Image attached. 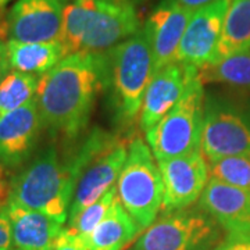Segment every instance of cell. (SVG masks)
<instances>
[{"label": "cell", "instance_id": "cell-1", "mask_svg": "<svg viewBox=\"0 0 250 250\" xmlns=\"http://www.w3.org/2000/svg\"><path fill=\"white\" fill-rule=\"evenodd\" d=\"M110 83L107 53L65 56L39 78L36 103L45 126L74 138L89 123L99 95Z\"/></svg>", "mask_w": 250, "mask_h": 250}, {"label": "cell", "instance_id": "cell-2", "mask_svg": "<svg viewBox=\"0 0 250 250\" xmlns=\"http://www.w3.org/2000/svg\"><path fill=\"white\" fill-rule=\"evenodd\" d=\"M139 31L141 21L129 0H70L59 42L65 56L107 53Z\"/></svg>", "mask_w": 250, "mask_h": 250}, {"label": "cell", "instance_id": "cell-3", "mask_svg": "<svg viewBox=\"0 0 250 250\" xmlns=\"http://www.w3.org/2000/svg\"><path fill=\"white\" fill-rule=\"evenodd\" d=\"M128 149L120 136L93 128L65 161L74 179V193L68 211V223L92 203L116 187L126 160Z\"/></svg>", "mask_w": 250, "mask_h": 250}, {"label": "cell", "instance_id": "cell-4", "mask_svg": "<svg viewBox=\"0 0 250 250\" xmlns=\"http://www.w3.org/2000/svg\"><path fill=\"white\" fill-rule=\"evenodd\" d=\"M74 193V179L56 146L36 154L11 179L10 202L49 215L64 225Z\"/></svg>", "mask_w": 250, "mask_h": 250}, {"label": "cell", "instance_id": "cell-5", "mask_svg": "<svg viewBox=\"0 0 250 250\" xmlns=\"http://www.w3.org/2000/svg\"><path fill=\"white\" fill-rule=\"evenodd\" d=\"M113 104L120 121L134 123L143 96L154 75V62L147 39L141 29L107 52Z\"/></svg>", "mask_w": 250, "mask_h": 250}, {"label": "cell", "instance_id": "cell-6", "mask_svg": "<svg viewBox=\"0 0 250 250\" xmlns=\"http://www.w3.org/2000/svg\"><path fill=\"white\" fill-rule=\"evenodd\" d=\"M205 98L203 82L197 75L190 81L178 103L145 132L156 160L187 156L200 150Z\"/></svg>", "mask_w": 250, "mask_h": 250}, {"label": "cell", "instance_id": "cell-7", "mask_svg": "<svg viewBox=\"0 0 250 250\" xmlns=\"http://www.w3.org/2000/svg\"><path fill=\"white\" fill-rule=\"evenodd\" d=\"M117 197L141 229L149 228L163 205V181L152 150L141 138L128 146V154L117 179Z\"/></svg>", "mask_w": 250, "mask_h": 250}, {"label": "cell", "instance_id": "cell-8", "mask_svg": "<svg viewBox=\"0 0 250 250\" xmlns=\"http://www.w3.org/2000/svg\"><path fill=\"white\" fill-rule=\"evenodd\" d=\"M200 150L207 163L250 153V106L221 95H206Z\"/></svg>", "mask_w": 250, "mask_h": 250}, {"label": "cell", "instance_id": "cell-9", "mask_svg": "<svg viewBox=\"0 0 250 250\" xmlns=\"http://www.w3.org/2000/svg\"><path fill=\"white\" fill-rule=\"evenodd\" d=\"M218 227L202 208L163 213L138 238L132 250H207L218 239Z\"/></svg>", "mask_w": 250, "mask_h": 250}, {"label": "cell", "instance_id": "cell-10", "mask_svg": "<svg viewBox=\"0 0 250 250\" xmlns=\"http://www.w3.org/2000/svg\"><path fill=\"white\" fill-rule=\"evenodd\" d=\"M163 181L161 211L184 210L200 199L210 179L208 163L202 150L157 161Z\"/></svg>", "mask_w": 250, "mask_h": 250}, {"label": "cell", "instance_id": "cell-11", "mask_svg": "<svg viewBox=\"0 0 250 250\" xmlns=\"http://www.w3.org/2000/svg\"><path fill=\"white\" fill-rule=\"evenodd\" d=\"M231 0H215L193 11L181 39L177 62L203 68L215 62L224 17Z\"/></svg>", "mask_w": 250, "mask_h": 250}, {"label": "cell", "instance_id": "cell-12", "mask_svg": "<svg viewBox=\"0 0 250 250\" xmlns=\"http://www.w3.org/2000/svg\"><path fill=\"white\" fill-rule=\"evenodd\" d=\"M68 0H17L7 14V35L17 42H59Z\"/></svg>", "mask_w": 250, "mask_h": 250}, {"label": "cell", "instance_id": "cell-13", "mask_svg": "<svg viewBox=\"0 0 250 250\" xmlns=\"http://www.w3.org/2000/svg\"><path fill=\"white\" fill-rule=\"evenodd\" d=\"M192 14L177 0H161L146 18L142 31L152 50L154 72L177 62L179 43Z\"/></svg>", "mask_w": 250, "mask_h": 250}, {"label": "cell", "instance_id": "cell-14", "mask_svg": "<svg viewBox=\"0 0 250 250\" xmlns=\"http://www.w3.org/2000/svg\"><path fill=\"white\" fill-rule=\"evenodd\" d=\"M197 75L196 67L178 62L154 72L139 113V126L143 132H147L178 103L190 81Z\"/></svg>", "mask_w": 250, "mask_h": 250}, {"label": "cell", "instance_id": "cell-15", "mask_svg": "<svg viewBox=\"0 0 250 250\" xmlns=\"http://www.w3.org/2000/svg\"><path fill=\"white\" fill-rule=\"evenodd\" d=\"M43 126L36 98L0 118V164L22 166L31 157Z\"/></svg>", "mask_w": 250, "mask_h": 250}, {"label": "cell", "instance_id": "cell-16", "mask_svg": "<svg viewBox=\"0 0 250 250\" xmlns=\"http://www.w3.org/2000/svg\"><path fill=\"white\" fill-rule=\"evenodd\" d=\"M199 206L228 235L250 238V192L215 179H208Z\"/></svg>", "mask_w": 250, "mask_h": 250}, {"label": "cell", "instance_id": "cell-17", "mask_svg": "<svg viewBox=\"0 0 250 250\" xmlns=\"http://www.w3.org/2000/svg\"><path fill=\"white\" fill-rule=\"evenodd\" d=\"M11 225L13 249L54 250L62 236V224L49 215L9 202L6 207Z\"/></svg>", "mask_w": 250, "mask_h": 250}, {"label": "cell", "instance_id": "cell-18", "mask_svg": "<svg viewBox=\"0 0 250 250\" xmlns=\"http://www.w3.org/2000/svg\"><path fill=\"white\" fill-rule=\"evenodd\" d=\"M141 232L117 197L106 217L83 241L89 250H124Z\"/></svg>", "mask_w": 250, "mask_h": 250}, {"label": "cell", "instance_id": "cell-19", "mask_svg": "<svg viewBox=\"0 0 250 250\" xmlns=\"http://www.w3.org/2000/svg\"><path fill=\"white\" fill-rule=\"evenodd\" d=\"M6 52L10 70L42 77L65 57L60 42H17L7 41Z\"/></svg>", "mask_w": 250, "mask_h": 250}, {"label": "cell", "instance_id": "cell-20", "mask_svg": "<svg viewBox=\"0 0 250 250\" xmlns=\"http://www.w3.org/2000/svg\"><path fill=\"white\" fill-rule=\"evenodd\" d=\"M248 49H250V0H231L224 17L215 62Z\"/></svg>", "mask_w": 250, "mask_h": 250}, {"label": "cell", "instance_id": "cell-21", "mask_svg": "<svg viewBox=\"0 0 250 250\" xmlns=\"http://www.w3.org/2000/svg\"><path fill=\"white\" fill-rule=\"evenodd\" d=\"M203 83H223L238 89H250V49L231 54L199 70Z\"/></svg>", "mask_w": 250, "mask_h": 250}, {"label": "cell", "instance_id": "cell-22", "mask_svg": "<svg viewBox=\"0 0 250 250\" xmlns=\"http://www.w3.org/2000/svg\"><path fill=\"white\" fill-rule=\"evenodd\" d=\"M39 78L41 77L14 70L6 74L0 82V118L36 98Z\"/></svg>", "mask_w": 250, "mask_h": 250}, {"label": "cell", "instance_id": "cell-23", "mask_svg": "<svg viewBox=\"0 0 250 250\" xmlns=\"http://www.w3.org/2000/svg\"><path fill=\"white\" fill-rule=\"evenodd\" d=\"M210 178L250 192V153L227 156L208 163Z\"/></svg>", "mask_w": 250, "mask_h": 250}, {"label": "cell", "instance_id": "cell-24", "mask_svg": "<svg viewBox=\"0 0 250 250\" xmlns=\"http://www.w3.org/2000/svg\"><path fill=\"white\" fill-rule=\"evenodd\" d=\"M117 200V187L108 189L103 196L98 199L95 203L88 206L74 221L68 223V229L74 233L80 235L82 239H85L100 221L106 217L108 210L111 208L113 203Z\"/></svg>", "mask_w": 250, "mask_h": 250}, {"label": "cell", "instance_id": "cell-25", "mask_svg": "<svg viewBox=\"0 0 250 250\" xmlns=\"http://www.w3.org/2000/svg\"><path fill=\"white\" fill-rule=\"evenodd\" d=\"M54 250H89L85 241L81 238L80 235L74 233L68 228L62 231V236L56 243Z\"/></svg>", "mask_w": 250, "mask_h": 250}, {"label": "cell", "instance_id": "cell-26", "mask_svg": "<svg viewBox=\"0 0 250 250\" xmlns=\"http://www.w3.org/2000/svg\"><path fill=\"white\" fill-rule=\"evenodd\" d=\"M0 250H13L11 225L6 208L0 210Z\"/></svg>", "mask_w": 250, "mask_h": 250}, {"label": "cell", "instance_id": "cell-27", "mask_svg": "<svg viewBox=\"0 0 250 250\" xmlns=\"http://www.w3.org/2000/svg\"><path fill=\"white\" fill-rule=\"evenodd\" d=\"M214 250H250V238L228 235V238Z\"/></svg>", "mask_w": 250, "mask_h": 250}, {"label": "cell", "instance_id": "cell-28", "mask_svg": "<svg viewBox=\"0 0 250 250\" xmlns=\"http://www.w3.org/2000/svg\"><path fill=\"white\" fill-rule=\"evenodd\" d=\"M10 71L9 60H7V52H6V42L0 41V82Z\"/></svg>", "mask_w": 250, "mask_h": 250}, {"label": "cell", "instance_id": "cell-29", "mask_svg": "<svg viewBox=\"0 0 250 250\" xmlns=\"http://www.w3.org/2000/svg\"><path fill=\"white\" fill-rule=\"evenodd\" d=\"M177 1H178L181 6H184L185 9L195 11V10L202 9V7L207 6V4L213 3L215 0H177Z\"/></svg>", "mask_w": 250, "mask_h": 250}, {"label": "cell", "instance_id": "cell-30", "mask_svg": "<svg viewBox=\"0 0 250 250\" xmlns=\"http://www.w3.org/2000/svg\"><path fill=\"white\" fill-rule=\"evenodd\" d=\"M129 1H132L134 4H143V3H146L149 0H129Z\"/></svg>", "mask_w": 250, "mask_h": 250}, {"label": "cell", "instance_id": "cell-31", "mask_svg": "<svg viewBox=\"0 0 250 250\" xmlns=\"http://www.w3.org/2000/svg\"><path fill=\"white\" fill-rule=\"evenodd\" d=\"M11 0H0V7H4L7 3H10Z\"/></svg>", "mask_w": 250, "mask_h": 250}, {"label": "cell", "instance_id": "cell-32", "mask_svg": "<svg viewBox=\"0 0 250 250\" xmlns=\"http://www.w3.org/2000/svg\"><path fill=\"white\" fill-rule=\"evenodd\" d=\"M13 250H16V249H13Z\"/></svg>", "mask_w": 250, "mask_h": 250}, {"label": "cell", "instance_id": "cell-33", "mask_svg": "<svg viewBox=\"0 0 250 250\" xmlns=\"http://www.w3.org/2000/svg\"><path fill=\"white\" fill-rule=\"evenodd\" d=\"M68 1H70V0H68Z\"/></svg>", "mask_w": 250, "mask_h": 250}]
</instances>
